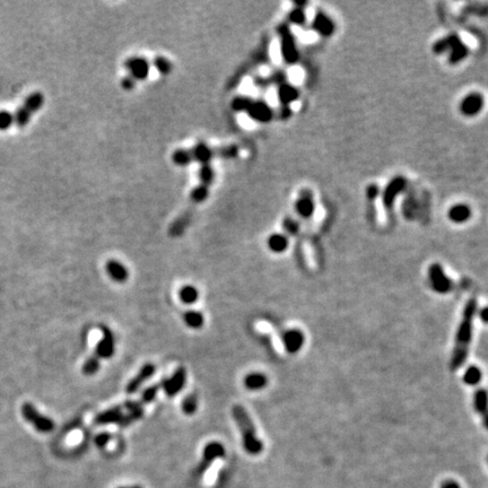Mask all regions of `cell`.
<instances>
[{"label":"cell","mask_w":488,"mask_h":488,"mask_svg":"<svg viewBox=\"0 0 488 488\" xmlns=\"http://www.w3.org/2000/svg\"><path fill=\"white\" fill-rule=\"evenodd\" d=\"M477 311L476 299H469L462 311V317L460 320L457 334L454 338V347L450 359L451 371H457L466 362L468 356L469 345L472 339L473 320Z\"/></svg>","instance_id":"1"},{"label":"cell","mask_w":488,"mask_h":488,"mask_svg":"<svg viewBox=\"0 0 488 488\" xmlns=\"http://www.w3.org/2000/svg\"><path fill=\"white\" fill-rule=\"evenodd\" d=\"M232 415H233L234 421L238 424L241 435H242L243 448L246 452L251 455H258L261 453L263 443L257 436L255 427L245 408L241 405H235L232 408Z\"/></svg>","instance_id":"2"},{"label":"cell","mask_w":488,"mask_h":488,"mask_svg":"<svg viewBox=\"0 0 488 488\" xmlns=\"http://www.w3.org/2000/svg\"><path fill=\"white\" fill-rule=\"evenodd\" d=\"M432 51L437 56L442 53L449 52L448 61L450 65H458L469 56V48L463 42L457 33H451L449 35L435 41L432 47Z\"/></svg>","instance_id":"3"},{"label":"cell","mask_w":488,"mask_h":488,"mask_svg":"<svg viewBox=\"0 0 488 488\" xmlns=\"http://www.w3.org/2000/svg\"><path fill=\"white\" fill-rule=\"evenodd\" d=\"M277 34L280 43V54L287 65H295L300 60V51L296 44L294 33L287 22L280 23L277 26Z\"/></svg>","instance_id":"4"},{"label":"cell","mask_w":488,"mask_h":488,"mask_svg":"<svg viewBox=\"0 0 488 488\" xmlns=\"http://www.w3.org/2000/svg\"><path fill=\"white\" fill-rule=\"evenodd\" d=\"M44 104V95L41 92H34L25 99L24 103L14 113V120L18 128H24L31 121L32 116L38 112Z\"/></svg>","instance_id":"5"},{"label":"cell","mask_w":488,"mask_h":488,"mask_svg":"<svg viewBox=\"0 0 488 488\" xmlns=\"http://www.w3.org/2000/svg\"><path fill=\"white\" fill-rule=\"evenodd\" d=\"M428 281L437 294H448L453 289V281L446 275L440 263H432L428 268Z\"/></svg>","instance_id":"6"},{"label":"cell","mask_w":488,"mask_h":488,"mask_svg":"<svg viewBox=\"0 0 488 488\" xmlns=\"http://www.w3.org/2000/svg\"><path fill=\"white\" fill-rule=\"evenodd\" d=\"M22 415L26 422L31 423L36 431L41 433H50L54 430V422L51 418L43 416L30 403H26L22 407Z\"/></svg>","instance_id":"7"},{"label":"cell","mask_w":488,"mask_h":488,"mask_svg":"<svg viewBox=\"0 0 488 488\" xmlns=\"http://www.w3.org/2000/svg\"><path fill=\"white\" fill-rule=\"evenodd\" d=\"M407 184L408 181L404 175H396L387 182L385 188L381 192L382 204L386 211H391L396 203L397 197H399L404 192Z\"/></svg>","instance_id":"8"},{"label":"cell","mask_w":488,"mask_h":488,"mask_svg":"<svg viewBox=\"0 0 488 488\" xmlns=\"http://www.w3.org/2000/svg\"><path fill=\"white\" fill-rule=\"evenodd\" d=\"M225 455V448L221 442H211V443L206 444V446L204 448L203 451V459L202 462L199 463V466L196 469V476L202 477L205 472H206L209 467L212 466L215 460L224 458Z\"/></svg>","instance_id":"9"},{"label":"cell","mask_w":488,"mask_h":488,"mask_svg":"<svg viewBox=\"0 0 488 488\" xmlns=\"http://www.w3.org/2000/svg\"><path fill=\"white\" fill-rule=\"evenodd\" d=\"M485 106L484 95L479 92H471L464 96L459 104V111L464 117H476Z\"/></svg>","instance_id":"10"},{"label":"cell","mask_w":488,"mask_h":488,"mask_svg":"<svg viewBox=\"0 0 488 488\" xmlns=\"http://www.w3.org/2000/svg\"><path fill=\"white\" fill-rule=\"evenodd\" d=\"M251 120L258 123H269L273 120L276 112L263 100H253L249 110L246 111Z\"/></svg>","instance_id":"11"},{"label":"cell","mask_w":488,"mask_h":488,"mask_svg":"<svg viewBox=\"0 0 488 488\" xmlns=\"http://www.w3.org/2000/svg\"><path fill=\"white\" fill-rule=\"evenodd\" d=\"M294 209L298 215L303 220H310L316 212V202L312 191L310 189H302L298 199L294 204Z\"/></svg>","instance_id":"12"},{"label":"cell","mask_w":488,"mask_h":488,"mask_svg":"<svg viewBox=\"0 0 488 488\" xmlns=\"http://www.w3.org/2000/svg\"><path fill=\"white\" fill-rule=\"evenodd\" d=\"M186 380V372L184 367H179L170 377L162 378V390L167 397H174L183 389Z\"/></svg>","instance_id":"13"},{"label":"cell","mask_w":488,"mask_h":488,"mask_svg":"<svg viewBox=\"0 0 488 488\" xmlns=\"http://www.w3.org/2000/svg\"><path fill=\"white\" fill-rule=\"evenodd\" d=\"M311 29L322 38H330L336 32V23L328 14L319 11L313 17Z\"/></svg>","instance_id":"14"},{"label":"cell","mask_w":488,"mask_h":488,"mask_svg":"<svg viewBox=\"0 0 488 488\" xmlns=\"http://www.w3.org/2000/svg\"><path fill=\"white\" fill-rule=\"evenodd\" d=\"M126 69L129 71L131 76L136 81L144 80L147 78L150 72V63L143 57H131L125 62Z\"/></svg>","instance_id":"15"},{"label":"cell","mask_w":488,"mask_h":488,"mask_svg":"<svg viewBox=\"0 0 488 488\" xmlns=\"http://www.w3.org/2000/svg\"><path fill=\"white\" fill-rule=\"evenodd\" d=\"M102 338L99 341L95 348V356L99 359H107L111 358L115 355L116 344H115V336L112 331L109 328L102 326Z\"/></svg>","instance_id":"16"},{"label":"cell","mask_w":488,"mask_h":488,"mask_svg":"<svg viewBox=\"0 0 488 488\" xmlns=\"http://www.w3.org/2000/svg\"><path fill=\"white\" fill-rule=\"evenodd\" d=\"M281 340L287 353L296 354L302 349L305 341V337L303 332L300 329H295V328H293V329L286 330L284 334H282Z\"/></svg>","instance_id":"17"},{"label":"cell","mask_w":488,"mask_h":488,"mask_svg":"<svg viewBox=\"0 0 488 488\" xmlns=\"http://www.w3.org/2000/svg\"><path fill=\"white\" fill-rule=\"evenodd\" d=\"M155 371H156V366H155L153 363L145 364V365L139 369V372L137 373L136 375L129 381V383L126 385L127 394L129 395L135 394V392L138 390L149 377H152L154 375Z\"/></svg>","instance_id":"18"},{"label":"cell","mask_w":488,"mask_h":488,"mask_svg":"<svg viewBox=\"0 0 488 488\" xmlns=\"http://www.w3.org/2000/svg\"><path fill=\"white\" fill-rule=\"evenodd\" d=\"M299 97L300 89L288 81L277 86V99L280 107H290V104L298 101Z\"/></svg>","instance_id":"19"},{"label":"cell","mask_w":488,"mask_h":488,"mask_svg":"<svg viewBox=\"0 0 488 488\" xmlns=\"http://www.w3.org/2000/svg\"><path fill=\"white\" fill-rule=\"evenodd\" d=\"M473 409L482 419V424L488 431V391L479 387L473 395Z\"/></svg>","instance_id":"20"},{"label":"cell","mask_w":488,"mask_h":488,"mask_svg":"<svg viewBox=\"0 0 488 488\" xmlns=\"http://www.w3.org/2000/svg\"><path fill=\"white\" fill-rule=\"evenodd\" d=\"M190 150H191V154H192L193 162L199 163L200 165L211 164L213 159L215 158L214 148L207 145L205 141H198V143L196 144Z\"/></svg>","instance_id":"21"},{"label":"cell","mask_w":488,"mask_h":488,"mask_svg":"<svg viewBox=\"0 0 488 488\" xmlns=\"http://www.w3.org/2000/svg\"><path fill=\"white\" fill-rule=\"evenodd\" d=\"M471 215V208L463 203L453 205L448 211V218L454 224H463L470 220Z\"/></svg>","instance_id":"22"},{"label":"cell","mask_w":488,"mask_h":488,"mask_svg":"<svg viewBox=\"0 0 488 488\" xmlns=\"http://www.w3.org/2000/svg\"><path fill=\"white\" fill-rule=\"evenodd\" d=\"M125 414V409H123L122 405L116 406V407L110 408L108 410H104L103 413L99 414L96 417H95L94 422L97 425H107V424H119L121 418Z\"/></svg>","instance_id":"23"},{"label":"cell","mask_w":488,"mask_h":488,"mask_svg":"<svg viewBox=\"0 0 488 488\" xmlns=\"http://www.w3.org/2000/svg\"><path fill=\"white\" fill-rule=\"evenodd\" d=\"M106 270L108 272V275L110 276L113 280L116 282H122L127 281L128 277H129V271L128 269L123 266V264L119 261H117L115 259L109 260L106 264Z\"/></svg>","instance_id":"24"},{"label":"cell","mask_w":488,"mask_h":488,"mask_svg":"<svg viewBox=\"0 0 488 488\" xmlns=\"http://www.w3.org/2000/svg\"><path fill=\"white\" fill-rule=\"evenodd\" d=\"M287 81V75L284 70H277L267 77H257L254 79V85L260 88H268L270 86H279Z\"/></svg>","instance_id":"25"},{"label":"cell","mask_w":488,"mask_h":488,"mask_svg":"<svg viewBox=\"0 0 488 488\" xmlns=\"http://www.w3.org/2000/svg\"><path fill=\"white\" fill-rule=\"evenodd\" d=\"M268 249L273 253H282L288 249L289 241L286 234L282 233H273L269 235L267 240Z\"/></svg>","instance_id":"26"},{"label":"cell","mask_w":488,"mask_h":488,"mask_svg":"<svg viewBox=\"0 0 488 488\" xmlns=\"http://www.w3.org/2000/svg\"><path fill=\"white\" fill-rule=\"evenodd\" d=\"M268 384V377L263 373H250L244 378V385L251 391L263 389Z\"/></svg>","instance_id":"27"},{"label":"cell","mask_w":488,"mask_h":488,"mask_svg":"<svg viewBox=\"0 0 488 488\" xmlns=\"http://www.w3.org/2000/svg\"><path fill=\"white\" fill-rule=\"evenodd\" d=\"M172 162L179 167H186L193 162L192 154L188 148H177L172 154Z\"/></svg>","instance_id":"28"},{"label":"cell","mask_w":488,"mask_h":488,"mask_svg":"<svg viewBox=\"0 0 488 488\" xmlns=\"http://www.w3.org/2000/svg\"><path fill=\"white\" fill-rule=\"evenodd\" d=\"M191 217L192 216H191L190 213H185L184 215H182L181 217L177 218V220L171 225L170 230H168V234H170V236L176 238V236H180L183 234V232L190 224Z\"/></svg>","instance_id":"29"},{"label":"cell","mask_w":488,"mask_h":488,"mask_svg":"<svg viewBox=\"0 0 488 488\" xmlns=\"http://www.w3.org/2000/svg\"><path fill=\"white\" fill-rule=\"evenodd\" d=\"M183 320L185 325L191 328V329H200L204 326L205 318L202 312L190 310V311H186L183 314Z\"/></svg>","instance_id":"30"},{"label":"cell","mask_w":488,"mask_h":488,"mask_svg":"<svg viewBox=\"0 0 488 488\" xmlns=\"http://www.w3.org/2000/svg\"><path fill=\"white\" fill-rule=\"evenodd\" d=\"M216 173L214 167L212 166V164H205V165H200L199 171H198V179L200 181V183L205 184L207 186H211L214 181H215Z\"/></svg>","instance_id":"31"},{"label":"cell","mask_w":488,"mask_h":488,"mask_svg":"<svg viewBox=\"0 0 488 488\" xmlns=\"http://www.w3.org/2000/svg\"><path fill=\"white\" fill-rule=\"evenodd\" d=\"M199 291L192 285H185L179 290V299L184 304H193L198 301Z\"/></svg>","instance_id":"32"},{"label":"cell","mask_w":488,"mask_h":488,"mask_svg":"<svg viewBox=\"0 0 488 488\" xmlns=\"http://www.w3.org/2000/svg\"><path fill=\"white\" fill-rule=\"evenodd\" d=\"M307 14H305L304 8H299V7H293L291 11H289L288 15H287V23L289 25H295V26H304L307 24Z\"/></svg>","instance_id":"33"},{"label":"cell","mask_w":488,"mask_h":488,"mask_svg":"<svg viewBox=\"0 0 488 488\" xmlns=\"http://www.w3.org/2000/svg\"><path fill=\"white\" fill-rule=\"evenodd\" d=\"M215 157H220L223 159H233L239 156L240 148L236 145H227L221 146V147L214 148Z\"/></svg>","instance_id":"34"},{"label":"cell","mask_w":488,"mask_h":488,"mask_svg":"<svg viewBox=\"0 0 488 488\" xmlns=\"http://www.w3.org/2000/svg\"><path fill=\"white\" fill-rule=\"evenodd\" d=\"M481 377V369L476 365L469 366L463 373V382L468 385H477L478 383H480Z\"/></svg>","instance_id":"35"},{"label":"cell","mask_w":488,"mask_h":488,"mask_svg":"<svg viewBox=\"0 0 488 488\" xmlns=\"http://www.w3.org/2000/svg\"><path fill=\"white\" fill-rule=\"evenodd\" d=\"M209 197V186L199 183L190 191V199L193 204H203Z\"/></svg>","instance_id":"36"},{"label":"cell","mask_w":488,"mask_h":488,"mask_svg":"<svg viewBox=\"0 0 488 488\" xmlns=\"http://www.w3.org/2000/svg\"><path fill=\"white\" fill-rule=\"evenodd\" d=\"M253 102V99L250 96H245V95H239V96H235L231 102V108L232 110L239 113H242L249 110V108L251 104Z\"/></svg>","instance_id":"37"},{"label":"cell","mask_w":488,"mask_h":488,"mask_svg":"<svg viewBox=\"0 0 488 488\" xmlns=\"http://www.w3.org/2000/svg\"><path fill=\"white\" fill-rule=\"evenodd\" d=\"M153 66L155 67V69H156L159 72V74L163 75V76L170 75L171 71L173 70L172 62L168 60L167 58L163 57V56L155 57V59L153 60Z\"/></svg>","instance_id":"38"},{"label":"cell","mask_w":488,"mask_h":488,"mask_svg":"<svg viewBox=\"0 0 488 488\" xmlns=\"http://www.w3.org/2000/svg\"><path fill=\"white\" fill-rule=\"evenodd\" d=\"M161 389H162L161 382H158V383H156V384L147 387V389H146L143 392V395H141L140 399H139V404L141 406H144V405H147V404L152 403V401H154L155 398H156L158 391Z\"/></svg>","instance_id":"39"},{"label":"cell","mask_w":488,"mask_h":488,"mask_svg":"<svg viewBox=\"0 0 488 488\" xmlns=\"http://www.w3.org/2000/svg\"><path fill=\"white\" fill-rule=\"evenodd\" d=\"M198 408V399L196 395L186 396L184 400L182 401V412L185 415H192Z\"/></svg>","instance_id":"40"},{"label":"cell","mask_w":488,"mask_h":488,"mask_svg":"<svg viewBox=\"0 0 488 488\" xmlns=\"http://www.w3.org/2000/svg\"><path fill=\"white\" fill-rule=\"evenodd\" d=\"M282 229L286 232L287 235L289 236H295L299 234L300 232V223L295 220L293 217H286L284 221H282Z\"/></svg>","instance_id":"41"},{"label":"cell","mask_w":488,"mask_h":488,"mask_svg":"<svg viewBox=\"0 0 488 488\" xmlns=\"http://www.w3.org/2000/svg\"><path fill=\"white\" fill-rule=\"evenodd\" d=\"M100 366H101L100 359L94 355V356L86 359L83 365V373L85 375H94L95 373H97Z\"/></svg>","instance_id":"42"},{"label":"cell","mask_w":488,"mask_h":488,"mask_svg":"<svg viewBox=\"0 0 488 488\" xmlns=\"http://www.w3.org/2000/svg\"><path fill=\"white\" fill-rule=\"evenodd\" d=\"M13 123H15L14 120V113L3 110L0 111V131H6L12 127Z\"/></svg>","instance_id":"43"},{"label":"cell","mask_w":488,"mask_h":488,"mask_svg":"<svg viewBox=\"0 0 488 488\" xmlns=\"http://www.w3.org/2000/svg\"><path fill=\"white\" fill-rule=\"evenodd\" d=\"M366 199L368 205L372 204V208H374V202L380 197L381 189L376 183H369L366 186Z\"/></svg>","instance_id":"44"},{"label":"cell","mask_w":488,"mask_h":488,"mask_svg":"<svg viewBox=\"0 0 488 488\" xmlns=\"http://www.w3.org/2000/svg\"><path fill=\"white\" fill-rule=\"evenodd\" d=\"M110 441H111L110 433H106V432L100 433V434H97L96 437H95V444H96V446H99V448H104V446H107Z\"/></svg>","instance_id":"45"},{"label":"cell","mask_w":488,"mask_h":488,"mask_svg":"<svg viewBox=\"0 0 488 488\" xmlns=\"http://www.w3.org/2000/svg\"><path fill=\"white\" fill-rule=\"evenodd\" d=\"M136 84H137V81L134 78H132L131 76L123 77L122 80H121V86L125 90H132L136 87Z\"/></svg>","instance_id":"46"},{"label":"cell","mask_w":488,"mask_h":488,"mask_svg":"<svg viewBox=\"0 0 488 488\" xmlns=\"http://www.w3.org/2000/svg\"><path fill=\"white\" fill-rule=\"evenodd\" d=\"M291 109L290 107H280L279 111H278V118L280 120H287L291 117Z\"/></svg>","instance_id":"47"},{"label":"cell","mask_w":488,"mask_h":488,"mask_svg":"<svg viewBox=\"0 0 488 488\" xmlns=\"http://www.w3.org/2000/svg\"><path fill=\"white\" fill-rule=\"evenodd\" d=\"M440 488H461V486L454 480H445L444 482H442Z\"/></svg>","instance_id":"48"},{"label":"cell","mask_w":488,"mask_h":488,"mask_svg":"<svg viewBox=\"0 0 488 488\" xmlns=\"http://www.w3.org/2000/svg\"><path fill=\"white\" fill-rule=\"evenodd\" d=\"M479 318H480V320L484 322V323H487L488 325V307H485V308H482L480 311H479Z\"/></svg>","instance_id":"49"},{"label":"cell","mask_w":488,"mask_h":488,"mask_svg":"<svg viewBox=\"0 0 488 488\" xmlns=\"http://www.w3.org/2000/svg\"><path fill=\"white\" fill-rule=\"evenodd\" d=\"M119 488H141L140 486H125V487H119Z\"/></svg>","instance_id":"50"},{"label":"cell","mask_w":488,"mask_h":488,"mask_svg":"<svg viewBox=\"0 0 488 488\" xmlns=\"http://www.w3.org/2000/svg\"><path fill=\"white\" fill-rule=\"evenodd\" d=\"M487 462H488V457H487Z\"/></svg>","instance_id":"51"}]
</instances>
